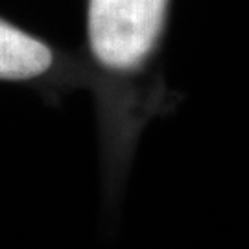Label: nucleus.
Wrapping results in <instances>:
<instances>
[{
  "label": "nucleus",
  "instance_id": "1",
  "mask_svg": "<svg viewBox=\"0 0 249 249\" xmlns=\"http://www.w3.org/2000/svg\"><path fill=\"white\" fill-rule=\"evenodd\" d=\"M174 0H85V52L98 92L107 179L125 178L150 120L178 106L162 53Z\"/></svg>",
  "mask_w": 249,
  "mask_h": 249
},
{
  "label": "nucleus",
  "instance_id": "2",
  "mask_svg": "<svg viewBox=\"0 0 249 249\" xmlns=\"http://www.w3.org/2000/svg\"><path fill=\"white\" fill-rule=\"evenodd\" d=\"M76 65L52 43L0 17V81H78Z\"/></svg>",
  "mask_w": 249,
  "mask_h": 249
}]
</instances>
